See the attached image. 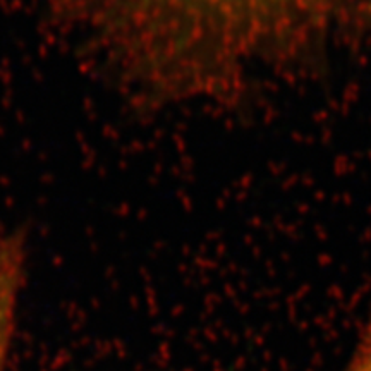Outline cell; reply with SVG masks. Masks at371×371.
<instances>
[{
  "label": "cell",
  "instance_id": "6da1fadb",
  "mask_svg": "<svg viewBox=\"0 0 371 371\" xmlns=\"http://www.w3.org/2000/svg\"><path fill=\"white\" fill-rule=\"evenodd\" d=\"M141 108L236 104L371 30V0H70Z\"/></svg>",
  "mask_w": 371,
  "mask_h": 371
},
{
  "label": "cell",
  "instance_id": "7a4b0ae2",
  "mask_svg": "<svg viewBox=\"0 0 371 371\" xmlns=\"http://www.w3.org/2000/svg\"><path fill=\"white\" fill-rule=\"evenodd\" d=\"M28 275L26 234L0 224V371H7Z\"/></svg>",
  "mask_w": 371,
  "mask_h": 371
}]
</instances>
